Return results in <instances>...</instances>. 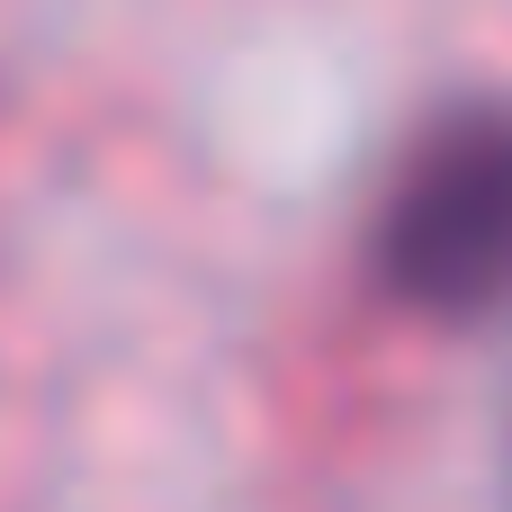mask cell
Masks as SVG:
<instances>
[{
	"label": "cell",
	"instance_id": "cell-1",
	"mask_svg": "<svg viewBox=\"0 0 512 512\" xmlns=\"http://www.w3.org/2000/svg\"><path fill=\"white\" fill-rule=\"evenodd\" d=\"M378 279L423 315L512 306V99L450 108L378 207Z\"/></svg>",
	"mask_w": 512,
	"mask_h": 512
}]
</instances>
